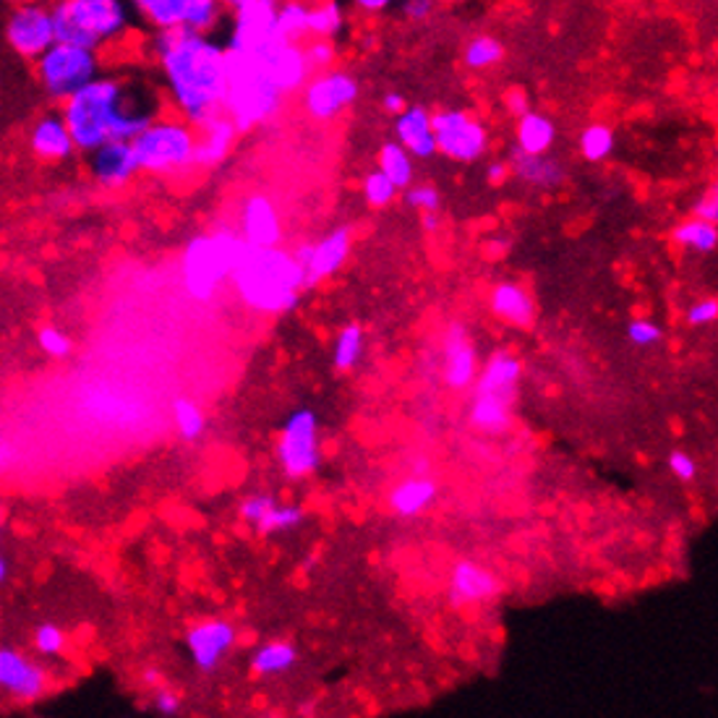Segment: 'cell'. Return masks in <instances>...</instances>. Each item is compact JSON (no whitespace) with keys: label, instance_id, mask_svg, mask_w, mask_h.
<instances>
[{"label":"cell","instance_id":"cell-1","mask_svg":"<svg viewBox=\"0 0 718 718\" xmlns=\"http://www.w3.org/2000/svg\"><path fill=\"white\" fill-rule=\"evenodd\" d=\"M171 100L188 126L222 111L228 90V53L222 39L188 30L158 32L152 39Z\"/></svg>","mask_w":718,"mask_h":718},{"label":"cell","instance_id":"cell-2","mask_svg":"<svg viewBox=\"0 0 718 718\" xmlns=\"http://www.w3.org/2000/svg\"><path fill=\"white\" fill-rule=\"evenodd\" d=\"M60 118L69 126L73 147L94 152L107 141L131 144L154 120V103L149 94L131 90L120 79L97 77L66 100Z\"/></svg>","mask_w":718,"mask_h":718},{"label":"cell","instance_id":"cell-3","mask_svg":"<svg viewBox=\"0 0 718 718\" xmlns=\"http://www.w3.org/2000/svg\"><path fill=\"white\" fill-rule=\"evenodd\" d=\"M235 293L252 311L259 314H286L298 306V298L306 290L303 267L293 252L286 248H246L230 275Z\"/></svg>","mask_w":718,"mask_h":718},{"label":"cell","instance_id":"cell-4","mask_svg":"<svg viewBox=\"0 0 718 718\" xmlns=\"http://www.w3.org/2000/svg\"><path fill=\"white\" fill-rule=\"evenodd\" d=\"M246 243L239 235V230H215V233H199L183 248L181 277L186 293L194 301H212L222 282L230 280L235 264L246 254Z\"/></svg>","mask_w":718,"mask_h":718},{"label":"cell","instance_id":"cell-5","mask_svg":"<svg viewBox=\"0 0 718 718\" xmlns=\"http://www.w3.org/2000/svg\"><path fill=\"white\" fill-rule=\"evenodd\" d=\"M282 107V92L273 84L259 63L248 58L228 56V90L222 113L233 120L235 131H252L254 126L273 120Z\"/></svg>","mask_w":718,"mask_h":718},{"label":"cell","instance_id":"cell-6","mask_svg":"<svg viewBox=\"0 0 718 718\" xmlns=\"http://www.w3.org/2000/svg\"><path fill=\"white\" fill-rule=\"evenodd\" d=\"M50 13L56 43L90 53L124 35L128 26V9L118 0H66Z\"/></svg>","mask_w":718,"mask_h":718},{"label":"cell","instance_id":"cell-7","mask_svg":"<svg viewBox=\"0 0 718 718\" xmlns=\"http://www.w3.org/2000/svg\"><path fill=\"white\" fill-rule=\"evenodd\" d=\"M131 147L137 152L139 171L154 175L183 173L194 167L196 128L186 120H152Z\"/></svg>","mask_w":718,"mask_h":718},{"label":"cell","instance_id":"cell-8","mask_svg":"<svg viewBox=\"0 0 718 718\" xmlns=\"http://www.w3.org/2000/svg\"><path fill=\"white\" fill-rule=\"evenodd\" d=\"M277 463L290 480H303L320 471V418L311 408H298L282 421L277 437Z\"/></svg>","mask_w":718,"mask_h":718},{"label":"cell","instance_id":"cell-9","mask_svg":"<svg viewBox=\"0 0 718 718\" xmlns=\"http://www.w3.org/2000/svg\"><path fill=\"white\" fill-rule=\"evenodd\" d=\"M100 77L97 53L56 43L37 60V79L53 100H71Z\"/></svg>","mask_w":718,"mask_h":718},{"label":"cell","instance_id":"cell-10","mask_svg":"<svg viewBox=\"0 0 718 718\" xmlns=\"http://www.w3.org/2000/svg\"><path fill=\"white\" fill-rule=\"evenodd\" d=\"M275 16L277 3L273 0H235L230 5V30L222 37L228 56H252L259 47L280 39Z\"/></svg>","mask_w":718,"mask_h":718},{"label":"cell","instance_id":"cell-11","mask_svg":"<svg viewBox=\"0 0 718 718\" xmlns=\"http://www.w3.org/2000/svg\"><path fill=\"white\" fill-rule=\"evenodd\" d=\"M437 154L455 162H476L489 149V131L473 113L467 111H439L431 115Z\"/></svg>","mask_w":718,"mask_h":718},{"label":"cell","instance_id":"cell-12","mask_svg":"<svg viewBox=\"0 0 718 718\" xmlns=\"http://www.w3.org/2000/svg\"><path fill=\"white\" fill-rule=\"evenodd\" d=\"M188 659L201 676L215 674L239 646V627L225 616H205L186 627L183 635Z\"/></svg>","mask_w":718,"mask_h":718},{"label":"cell","instance_id":"cell-13","mask_svg":"<svg viewBox=\"0 0 718 718\" xmlns=\"http://www.w3.org/2000/svg\"><path fill=\"white\" fill-rule=\"evenodd\" d=\"M137 9L158 32L188 30L207 35L222 16L215 0H141Z\"/></svg>","mask_w":718,"mask_h":718},{"label":"cell","instance_id":"cell-14","mask_svg":"<svg viewBox=\"0 0 718 718\" xmlns=\"http://www.w3.org/2000/svg\"><path fill=\"white\" fill-rule=\"evenodd\" d=\"M50 693V674L43 663L13 646H0V697L11 703H37Z\"/></svg>","mask_w":718,"mask_h":718},{"label":"cell","instance_id":"cell-15","mask_svg":"<svg viewBox=\"0 0 718 718\" xmlns=\"http://www.w3.org/2000/svg\"><path fill=\"white\" fill-rule=\"evenodd\" d=\"M303 111H306L314 120H335L343 115L350 105L358 100V81L354 73L329 69L322 73H314L309 84L301 90Z\"/></svg>","mask_w":718,"mask_h":718},{"label":"cell","instance_id":"cell-16","mask_svg":"<svg viewBox=\"0 0 718 718\" xmlns=\"http://www.w3.org/2000/svg\"><path fill=\"white\" fill-rule=\"evenodd\" d=\"M239 58H248L254 60V63H259L264 73L273 79L277 90L282 92V97L303 90V86L309 84V79L314 77L306 56H303V45L286 43L282 37L259 47V50L252 53V56H239Z\"/></svg>","mask_w":718,"mask_h":718},{"label":"cell","instance_id":"cell-17","mask_svg":"<svg viewBox=\"0 0 718 718\" xmlns=\"http://www.w3.org/2000/svg\"><path fill=\"white\" fill-rule=\"evenodd\" d=\"M350 248H354V233L348 228H335L327 235H322L316 243H303L298 246L293 256L303 267V280L306 288L320 286L327 277L337 275L343 264L348 262Z\"/></svg>","mask_w":718,"mask_h":718},{"label":"cell","instance_id":"cell-18","mask_svg":"<svg viewBox=\"0 0 718 718\" xmlns=\"http://www.w3.org/2000/svg\"><path fill=\"white\" fill-rule=\"evenodd\" d=\"M5 39L13 53L26 60H39L56 45V26L53 13L45 5H22L5 22Z\"/></svg>","mask_w":718,"mask_h":718},{"label":"cell","instance_id":"cell-19","mask_svg":"<svg viewBox=\"0 0 718 718\" xmlns=\"http://www.w3.org/2000/svg\"><path fill=\"white\" fill-rule=\"evenodd\" d=\"M502 593V580L480 561L460 559L452 565L447 578V601L455 609L489 604Z\"/></svg>","mask_w":718,"mask_h":718},{"label":"cell","instance_id":"cell-20","mask_svg":"<svg viewBox=\"0 0 718 718\" xmlns=\"http://www.w3.org/2000/svg\"><path fill=\"white\" fill-rule=\"evenodd\" d=\"M478 348L467 337V329L458 322L450 324L442 340V377L447 387L455 392L471 390L478 377Z\"/></svg>","mask_w":718,"mask_h":718},{"label":"cell","instance_id":"cell-21","mask_svg":"<svg viewBox=\"0 0 718 718\" xmlns=\"http://www.w3.org/2000/svg\"><path fill=\"white\" fill-rule=\"evenodd\" d=\"M239 235L248 248H275L282 241L280 212L269 196L252 194L243 201Z\"/></svg>","mask_w":718,"mask_h":718},{"label":"cell","instance_id":"cell-22","mask_svg":"<svg viewBox=\"0 0 718 718\" xmlns=\"http://www.w3.org/2000/svg\"><path fill=\"white\" fill-rule=\"evenodd\" d=\"M90 173L103 188H124L139 173L137 152L128 141H107L90 152Z\"/></svg>","mask_w":718,"mask_h":718},{"label":"cell","instance_id":"cell-23","mask_svg":"<svg viewBox=\"0 0 718 718\" xmlns=\"http://www.w3.org/2000/svg\"><path fill=\"white\" fill-rule=\"evenodd\" d=\"M520 379H523V361L510 354V350H499V354H494L489 361L480 366L473 387H476V395L499 397L507 399V403H514Z\"/></svg>","mask_w":718,"mask_h":718},{"label":"cell","instance_id":"cell-24","mask_svg":"<svg viewBox=\"0 0 718 718\" xmlns=\"http://www.w3.org/2000/svg\"><path fill=\"white\" fill-rule=\"evenodd\" d=\"M395 137H397V144L403 147L413 160H431L433 154H437L431 113L421 105H408L397 115Z\"/></svg>","mask_w":718,"mask_h":718},{"label":"cell","instance_id":"cell-25","mask_svg":"<svg viewBox=\"0 0 718 718\" xmlns=\"http://www.w3.org/2000/svg\"><path fill=\"white\" fill-rule=\"evenodd\" d=\"M235 131L233 120L225 113H215L212 118H207L205 124L196 126V152H194V165L212 167L220 165L228 158L230 149L235 144Z\"/></svg>","mask_w":718,"mask_h":718},{"label":"cell","instance_id":"cell-26","mask_svg":"<svg viewBox=\"0 0 718 718\" xmlns=\"http://www.w3.org/2000/svg\"><path fill=\"white\" fill-rule=\"evenodd\" d=\"M489 309L497 320L512 324V327H528L536 320L533 296L514 280H502L491 288Z\"/></svg>","mask_w":718,"mask_h":718},{"label":"cell","instance_id":"cell-27","mask_svg":"<svg viewBox=\"0 0 718 718\" xmlns=\"http://www.w3.org/2000/svg\"><path fill=\"white\" fill-rule=\"evenodd\" d=\"M437 497H439L437 480L429 476H410L392 486L387 505L397 518L410 520V518H421L426 510H431V505L437 502Z\"/></svg>","mask_w":718,"mask_h":718},{"label":"cell","instance_id":"cell-28","mask_svg":"<svg viewBox=\"0 0 718 718\" xmlns=\"http://www.w3.org/2000/svg\"><path fill=\"white\" fill-rule=\"evenodd\" d=\"M30 144H32V152L45 162L69 160L71 154L77 152L69 134V126H66V120L60 118V113L43 115V118L37 120L30 134Z\"/></svg>","mask_w":718,"mask_h":718},{"label":"cell","instance_id":"cell-29","mask_svg":"<svg viewBox=\"0 0 718 718\" xmlns=\"http://www.w3.org/2000/svg\"><path fill=\"white\" fill-rule=\"evenodd\" d=\"M301 661V650L293 640H264L248 656L252 680H273V676L290 674Z\"/></svg>","mask_w":718,"mask_h":718},{"label":"cell","instance_id":"cell-30","mask_svg":"<svg viewBox=\"0 0 718 718\" xmlns=\"http://www.w3.org/2000/svg\"><path fill=\"white\" fill-rule=\"evenodd\" d=\"M507 167L528 186L536 188H557L565 181V167L546 154H523L512 149V162Z\"/></svg>","mask_w":718,"mask_h":718},{"label":"cell","instance_id":"cell-31","mask_svg":"<svg viewBox=\"0 0 718 718\" xmlns=\"http://www.w3.org/2000/svg\"><path fill=\"white\" fill-rule=\"evenodd\" d=\"M512 405L507 399L473 395L471 410H467V421L478 433L486 437H502L512 429Z\"/></svg>","mask_w":718,"mask_h":718},{"label":"cell","instance_id":"cell-32","mask_svg":"<svg viewBox=\"0 0 718 718\" xmlns=\"http://www.w3.org/2000/svg\"><path fill=\"white\" fill-rule=\"evenodd\" d=\"M514 139H518V152L523 154H546L557 139V126L546 113L528 111L518 118L514 126Z\"/></svg>","mask_w":718,"mask_h":718},{"label":"cell","instance_id":"cell-33","mask_svg":"<svg viewBox=\"0 0 718 718\" xmlns=\"http://www.w3.org/2000/svg\"><path fill=\"white\" fill-rule=\"evenodd\" d=\"M379 167L377 171L387 178L397 192L403 188L413 186V178H416V165H413V158L405 152L397 141H387L382 149H379Z\"/></svg>","mask_w":718,"mask_h":718},{"label":"cell","instance_id":"cell-34","mask_svg":"<svg viewBox=\"0 0 718 718\" xmlns=\"http://www.w3.org/2000/svg\"><path fill=\"white\" fill-rule=\"evenodd\" d=\"M366 350V332L361 324H345V327L337 332L335 337V348H332V363H335L337 371H354L358 361L363 358Z\"/></svg>","mask_w":718,"mask_h":718},{"label":"cell","instance_id":"cell-35","mask_svg":"<svg viewBox=\"0 0 718 718\" xmlns=\"http://www.w3.org/2000/svg\"><path fill=\"white\" fill-rule=\"evenodd\" d=\"M674 243L684 252H695V254H710L718 243V230L710 222L697 220V217H690V220L680 222L672 233Z\"/></svg>","mask_w":718,"mask_h":718},{"label":"cell","instance_id":"cell-36","mask_svg":"<svg viewBox=\"0 0 718 718\" xmlns=\"http://www.w3.org/2000/svg\"><path fill=\"white\" fill-rule=\"evenodd\" d=\"M345 30V9L340 3H320L309 9V39L332 43Z\"/></svg>","mask_w":718,"mask_h":718},{"label":"cell","instance_id":"cell-37","mask_svg":"<svg viewBox=\"0 0 718 718\" xmlns=\"http://www.w3.org/2000/svg\"><path fill=\"white\" fill-rule=\"evenodd\" d=\"M309 3H282L277 5L275 26L277 35L286 43L301 45V39H309Z\"/></svg>","mask_w":718,"mask_h":718},{"label":"cell","instance_id":"cell-38","mask_svg":"<svg viewBox=\"0 0 718 718\" xmlns=\"http://www.w3.org/2000/svg\"><path fill=\"white\" fill-rule=\"evenodd\" d=\"M173 424H175V431H178V437L186 439V442H196V439L205 437L207 431L205 410L188 397H178L173 403Z\"/></svg>","mask_w":718,"mask_h":718},{"label":"cell","instance_id":"cell-39","mask_svg":"<svg viewBox=\"0 0 718 718\" xmlns=\"http://www.w3.org/2000/svg\"><path fill=\"white\" fill-rule=\"evenodd\" d=\"M303 520H306V510H303L301 505H282L277 502L273 510L267 512V518L262 520L259 525L254 528L259 536H275V533H290L296 531V528L303 525Z\"/></svg>","mask_w":718,"mask_h":718},{"label":"cell","instance_id":"cell-40","mask_svg":"<svg viewBox=\"0 0 718 718\" xmlns=\"http://www.w3.org/2000/svg\"><path fill=\"white\" fill-rule=\"evenodd\" d=\"M616 144L614 131L606 124H593L588 128H582L580 139H578V149L580 154L588 162H604L612 158Z\"/></svg>","mask_w":718,"mask_h":718},{"label":"cell","instance_id":"cell-41","mask_svg":"<svg viewBox=\"0 0 718 718\" xmlns=\"http://www.w3.org/2000/svg\"><path fill=\"white\" fill-rule=\"evenodd\" d=\"M502 58H505V47L497 37H491V35L473 37L471 43L465 45V53H463L465 66L471 71L491 69V66H497Z\"/></svg>","mask_w":718,"mask_h":718},{"label":"cell","instance_id":"cell-42","mask_svg":"<svg viewBox=\"0 0 718 718\" xmlns=\"http://www.w3.org/2000/svg\"><path fill=\"white\" fill-rule=\"evenodd\" d=\"M66 646H69V635L60 625H53V622H43V625L35 627V635H32V648L39 659H58V656L66 653Z\"/></svg>","mask_w":718,"mask_h":718},{"label":"cell","instance_id":"cell-43","mask_svg":"<svg viewBox=\"0 0 718 718\" xmlns=\"http://www.w3.org/2000/svg\"><path fill=\"white\" fill-rule=\"evenodd\" d=\"M395 196H397V188L392 186V183L379 171H371L363 178V199L369 207H377V209L387 207L395 201Z\"/></svg>","mask_w":718,"mask_h":718},{"label":"cell","instance_id":"cell-44","mask_svg":"<svg viewBox=\"0 0 718 718\" xmlns=\"http://www.w3.org/2000/svg\"><path fill=\"white\" fill-rule=\"evenodd\" d=\"M277 505V497L275 494H267V491H256V494H248L246 499L239 505V518L243 520L246 525L256 528L262 523L264 518H267V512L273 510Z\"/></svg>","mask_w":718,"mask_h":718},{"label":"cell","instance_id":"cell-45","mask_svg":"<svg viewBox=\"0 0 718 718\" xmlns=\"http://www.w3.org/2000/svg\"><path fill=\"white\" fill-rule=\"evenodd\" d=\"M37 345L43 348V354H47L50 358H66L73 348L71 337L58 327H43V329H39Z\"/></svg>","mask_w":718,"mask_h":718},{"label":"cell","instance_id":"cell-46","mask_svg":"<svg viewBox=\"0 0 718 718\" xmlns=\"http://www.w3.org/2000/svg\"><path fill=\"white\" fill-rule=\"evenodd\" d=\"M627 337L629 343L638 345V348H653V345L661 343L663 329L656 324L653 320H633L627 324Z\"/></svg>","mask_w":718,"mask_h":718},{"label":"cell","instance_id":"cell-47","mask_svg":"<svg viewBox=\"0 0 718 718\" xmlns=\"http://www.w3.org/2000/svg\"><path fill=\"white\" fill-rule=\"evenodd\" d=\"M303 56H306L311 71H329V66L335 63V45L327 39H309L303 45Z\"/></svg>","mask_w":718,"mask_h":718},{"label":"cell","instance_id":"cell-48","mask_svg":"<svg viewBox=\"0 0 718 718\" xmlns=\"http://www.w3.org/2000/svg\"><path fill=\"white\" fill-rule=\"evenodd\" d=\"M405 201H408L410 207L421 209L424 215H433L439 207V192L431 183H416V186L405 188Z\"/></svg>","mask_w":718,"mask_h":718},{"label":"cell","instance_id":"cell-49","mask_svg":"<svg viewBox=\"0 0 718 718\" xmlns=\"http://www.w3.org/2000/svg\"><path fill=\"white\" fill-rule=\"evenodd\" d=\"M152 708L158 710L160 716L175 718V716L181 714V708H183V697H181L178 690H173V687H167V684H162V687L152 690Z\"/></svg>","mask_w":718,"mask_h":718},{"label":"cell","instance_id":"cell-50","mask_svg":"<svg viewBox=\"0 0 718 718\" xmlns=\"http://www.w3.org/2000/svg\"><path fill=\"white\" fill-rule=\"evenodd\" d=\"M716 316H718L716 298H700V301H695L693 306L687 309L684 320H687L690 327H708V324L716 322Z\"/></svg>","mask_w":718,"mask_h":718},{"label":"cell","instance_id":"cell-51","mask_svg":"<svg viewBox=\"0 0 718 718\" xmlns=\"http://www.w3.org/2000/svg\"><path fill=\"white\" fill-rule=\"evenodd\" d=\"M669 471H672L680 480H693L697 476V463L690 452L674 450L672 455H669Z\"/></svg>","mask_w":718,"mask_h":718},{"label":"cell","instance_id":"cell-52","mask_svg":"<svg viewBox=\"0 0 718 718\" xmlns=\"http://www.w3.org/2000/svg\"><path fill=\"white\" fill-rule=\"evenodd\" d=\"M695 217L703 222H710V225H716L718 220V196H716V188L714 192H708L706 196H700L695 205Z\"/></svg>","mask_w":718,"mask_h":718},{"label":"cell","instance_id":"cell-53","mask_svg":"<svg viewBox=\"0 0 718 718\" xmlns=\"http://www.w3.org/2000/svg\"><path fill=\"white\" fill-rule=\"evenodd\" d=\"M507 175H510V167H507V162H491L489 167H486V181L494 183V186H499V183L507 181Z\"/></svg>","mask_w":718,"mask_h":718},{"label":"cell","instance_id":"cell-54","mask_svg":"<svg viewBox=\"0 0 718 718\" xmlns=\"http://www.w3.org/2000/svg\"><path fill=\"white\" fill-rule=\"evenodd\" d=\"M433 5L429 0H413V3H403V11L408 13L410 19H426L431 13Z\"/></svg>","mask_w":718,"mask_h":718},{"label":"cell","instance_id":"cell-55","mask_svg":"<svg viewBox=\"0 0 718 718\" xmlns=\"http://www.w3.org/2000/svg\"><path fill=\"white\" fill-rule=\"evenodd\" d=\"M405 107H408V103H405V97L399 92H390V94H384V111L392 113L397 118L399 113L405 111Z\"/></svg>","mask_w":718,"mask_h":718},{"label":"cell","instance_id":"cell-56","mask_svg":"<svg viewBox=\"0 0 718 718\" xmlns=\"http://www.w3.org/2000/svg\"><path fill=\"white\" fill-rule=\"evenodd\" d=\"M507 105H510V111L514 115H518V118L523 113H528V100H525L523 92H510V94H507Z\"/></svg>","mask_w":718,"mask_h":718},{"label":"cell","instance_id":"cell-57","mask_svg":"<svg viewBox=\"0 0 718 718\" xmlns=\"http://www.w3.org/2000/svg\"><path fill=\"white\" fill-rule=\"evenodd\" d=\"M141 682H144L149 690H158V687H162V684H165V676H162L160 669L149 667V669H144V674H141Z\"/></svg>","mask_w":718,"mask_h":718},{"label":"cell","instance_id":"cell-58","mask_svg":"<svg viewBox=\"0 0 718 718\" xmlns=\"http://www.w3.org/2000/svg\"><path fill=\"white\" fill-rule=\"evenodd\" d=\"M358 9L361 11H369V13H374V11H387L390 9V0H358Z\"/></svg>","mask_w":718,"mask_h":718},{"label":"cell","instance_id":"cell-59","mask_svg":"<svg viewBox=\"0 0 718 718\" xmlns=\"http://www.w3.org/2000/svg\"><path fill=\"white\" fill-rule=\"evenodd\" d=\"M9 578H11V561H9V557H5V554H0V586H5Z\"/></svg>","mask_w":718,"mask_h":718},{"label":"cell","instance_id":"cell-60","mask_svg":"<svg viewBox=\"0 0 718 718\" xmlns=\"http://www.w3.org/2000/svg\"><path fill=\"white\" fill-rule=\"evenodd\" d=\"M424 228H426V230H437V228H439L437 215H424Z\"/></svg>","mask_w":718,"mask_h":718},{"label":"cell","instance_id":"cell-61","mask_svg":"<svg viewBox=\"0 0 718 718\" xmlns=\"http://www.w3.org/2000/svg\"><path fill=\"white\" fill-rule=\"evenodd\" d=\"M264 718H286V716H280V714H267Z\"/></svg>","mask_w":718,"mask_h":718},{"label":"cell","instance_id":"cell-62","mask_svg":"<svg viewBox=\"0 0 718 718\" xmlns=\"http://www.w3.org/2000/svg\"><path fill=\"white\" fill-rule=\"evenodd\" d=\"M0 525H3V520H0Z\"/></svg>","mask_w":718,"mask_h":718}]
</instances>
